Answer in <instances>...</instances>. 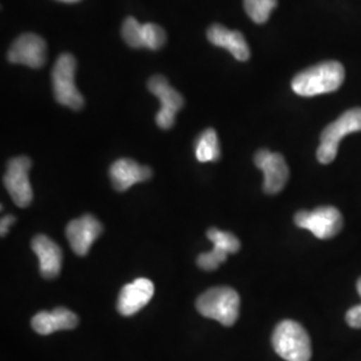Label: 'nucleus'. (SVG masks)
Segmentation results:
<instances>
[{
    "label": "nucleus",
    "instance_id": "1",
    "mask_svg": "<svg viewBox=\"0 0 361 361\" xmlns=\"http://www.w3.org/2000/svg\"><path fill=\"white\" fill-rule=\"evenodd\" d=\"M345 70L340 62L329 61L297 74L292 80V89L300 97H314L338 90L344 82Z\"/></svg>",
    "mask_w": 361,
    "mask_h": 361
},
{
    "label": "nucleus",
    "instance_id": "2",
    "mask_svg": "<svg viewBox=\"0 0 361 361\" xmlns=\"http://www.w3.org/2000/svg\"><path fill=\"white\" fill-rule=\"evenodd\" d=\"M195 307L207 319L232 326L240 314V296L232 288L217 286L198 297Z\"/></svg>",
    "mask_w": 361,
    "mask_h": 361
},
{
    "label": "nucleus",
    "instance_id": "3",
    "mask_svg": "<svg viewBox=\"0 0 361 361\" xmlns=\"http://www.w3.org/2000/svg\"><path fill=\"white\" fill-rule=\"evenodd\" d=\"M273 348L286 361H310L312 344L310 335L302 325L284 320L279 324L271 336Z\"/></svg>",
    "mask_w": 361,
    "mask_h": 361
},
{
    "label": "nucleus",
    "instance_id": "4",
    "mask_svg": "<svg viewBox=\"0 0 361 361\" xmlns=\"http://www.w3.org/2000/svg\"><path fill=\"white\" fill-rule=\"evenodd\" d=\"M75 73L77 61L74 55L68 52L59 55L52 68V89L58 104L73 110H80L85 99L75 86Z\"/></svg>",
    "mask_w": 361,
    "mask_h": 361
},
{
    "label": "nucleus",
    "instance_id": "5",
    "mask_svg": "<svg viewBox=\"0 0 361 361\" xmlns=\"http://www.w3.org/2000/svg\"><path fill=\"white\" fill-rule=\"evenodd\" d=\"M356 131H361V107L345 111L324 129L322 142L317 149V159L324 165L334 162L341 140Z\"/></svg>",
    "mask_w": 361,
    "mask_h": 361
},
{
    "label": "nucleus",
    "instance_id": "6",
    "mask_svg": "<svg viewBox=\"0 0 361 361\" xmlns=\"http://www.w3.org/2000/svg\"><path fill=\"white\" fill-rule=\"evenodd\" d=\"M295 222L301 229L313 233L320 240H329L343 229V216L338 209L322 207L307 212L301 210L295 214Z\"/></svg>",
    "mask_w": 361,
    "mask_h": 361
},
{
    "label": "nucleus",
    "instance_id": "7",
    "mask_svg": "<svg viewBox=\"0 0 361 361\" xmlns=\"http://www.w3.org/2000/svg\"><path fill=\"white\" fill-rule=\"evenodd\" d=\"M147 87L161 102V109L155 116L157 125L164 130L173 128L176 122V114L183 106L182 95L176 89H173L169 85L168 79L162 75L150 78Z\"/></svg>",
    "mask_w": 361,
    "mask_h": 361
},
{
    "label": "nucleus",
    "instance_id": "8",
    "mask_svg": "<svg viewBox=\"0 0 361 361\" xmlns=\"http://www.w3.org/2000/svg\"><path fill=\"white\" fill-rule=\"evenodd\" d=\"M30 169L31 159L28 157H16L7 165L4 174V186L18 207H28L34 197L28 178Z\"/></svg>",
    "mask_w": 361,
    "mask_h": 361
},
{
    "label": "nucleus",
    "instance_id": "9",
    "mask_svg": "<svg viewBox=\"0 0 361 361\" xmlns=\"http://www.w3.org/2000/svg\"><path fill=\"white\" fill-rule=\"evenodd\" d=\"M255 164L264 173V190L268 194L280 193L289 178V168L284 157L262 149L255 155Z\"/></svg>",
    "mask_w": 361,
    "mask_h": 361
},
{
    "label": "nucleus",
    "instance_id": "10",
    "mask_svg": "<svg viewBox=\"0 0 361 361\" xmlns=\"http://www.w3.org/2000/svg\"><path fill=\"white\" fill-rule=\"evenodd\" d=\"M47 59V44L37 34L27 32L16 39L8 51V61L15 65L40 68Z\"/></svg>",
    "mask_w": 361,
    "mask_h": 361
},
{
    "label": "nucleus",
    "instance_id": "11",
    "mask_svg": "<svg viewBox=\"0 0 361 361\" xmlns=\"http://www.w3.org/2000/svg\"><path fill=\"white\" fill-rule=\"evenodd\" d=\"M207 238L213 243V250L202 253L197 258V265L204 271H216L229 255L237 253L241 247L238 238L229 232H222L216 228H210L207 233Z\"/></svg>",
    "mask_w": 361,
    "mask_h": 361
},
{
    "label": "nucleus",
    "instance_id": "12",
    "mask_svg": "<svg viewBox=\"0 0 361 361\" xmlns=\"http://www.w3.org/2000/svg\"><path fill=\"white\" fill-rule=\"evenodd\" d=\"M104 231L102 224L91 214L73 219L66 229V235L78 256H86L94 241Z\"/></svg>",
    "mask_w": 361,
    "mask_h": 361
},
{
    "label": "nucleus",
    "instance_id": "13",
    "mask_svg": "<svg viewBox=\"0 0 361 361\" xmlns=\"http://www.w3.org/2000/svg\"><path fill=\"white\" fill-rule=\"evenodd\" d=\"M154 295V284L149 279H137L125 285L118 297L116 308L122 316H133L149 304Z\"/></svg>",
    "mask_w": 361,
    "mask_h": 361
},
{
    "label": "nucleus",
    "instance_id": "14",
    "mask_svg": "<svg viewBox=\"0 0 361 361\" xmlns=\"http://www.w3.org/2000/svg\"><path fill=\"white\" fill-rule=\"evenodd\" d=\"M152 176V169L142 166L129 158L118 159L110 168V178L118 192H125L138 182L150 180Z\"/></svg>",
    "mask_w": 361,
    "mask_h": 361
},
{
    "label": "nucleus",
    "instance_id": "15",
    "mask_svg": "<svg viewBox=\"0 0 361 361\" xmlns=\"http://www.w3.org/2000/svg\"><path fill=\"white\" fill-rule=\"evenodd\" d=\"M31 247L39 258L40 274L47 280L55 279L61 273V268H62L61 247L56 245L51 238L43 234L34 237Z\"/></svg>",
    "mask_w": 361,
    "mask_h": 361
},
{
    "label": "nucleus",
    "instance_id": "16",
    "mask_svg": "<svg viewBox=\"0 0 361 361\" xmlns=\"http://www.w3.org/2000/svg\"><path fill=\"white\" fill-rule=\"evenodd\" d=\"M79 323L77 314L67 308H56L51 312H39L34 317L31 325L39 335H51L56 331L74 329Z\"/></svg>",
    "mask_w": 361,
    "mask_h": 361
},
{
    "label": "nucleus",
    "instance_id": "17",
    "mask_svg": "<svg viewBox=\"0 0 361 361\" xmlns=\"http://www.w3.org/2000/svg\"><path fill=\"white\" fill-rule=\"evenodd\" d=\"M207 39L212 44L226 49L237 61L245 62L250 56V49L240 31H232L221 25H213L207 30Z\"/></svg>",
    "mask_w": 361,
    "mask_h": 361
},
{
    "label": "nucleus",
    "instance_id": "18",
    "mask_svg": "<svg viewBox=\"0 0 361 361\" xmlns=\"http://www.w3.org/2000/svg\"><path fill=\"white\" fill-rule=\"evenodd\" d=\"M221 157L219 137L214 129H207L195 142V158L200 162H216Z\"/></svg>",
    "mask_w": 361,
    "mask_h": 361
},
{
    "label": "nucleus",
    "instance_id": "19",
    "mask_svg": "<svg viewBox=\"0 0 361 361\" xmlns=\"http://www.w3.org/2000/svg\"><path fill=\"white\" fill-rule=\"evenodd\" d=\"M249 18L258 25L267 23L271 11L277 7V0H244Z\"/></svg>",
    "mask_w": 361,
    "mask_h": 361
},
{
    "label": "nucleus",
    "instance_id": "20",
    "mask_svg": "<svg viewBox=\"0 0 361 361\" xmlns=\"http://www.w3.org/2000/svg\"><path fill=\"white\" fill-rule=\"evenodd\" d=\"M166 42L164 28L154 23L142 25V47L149 50H159Z\"/></svg>",
    "mask_w": 361,
    "mask_h": 361
},
{
    "label": "nucleus",
    "instance_id": "21",
    "mask_svg": "<svg viewBox=\"0 0 361 361\" xmlns=\"http://www.w3.org/2000/svg\"><path fill=\"white\" fill-rule=\"evenodd\" d=\"M122 38L133 49L142 47V25L133 16L126 18L122 25Z\"/></svg>",
    "mask_w": 361,
    "mask_h": 361
},
{
    "label": "nucleus",
    "instance_id": "22",
    "mask_svg": "<svg viewBox=\"0 0 361 361\" xmlns=\"http://www.w3.org/2000/svg\"><path fill=\"white\" fill-rule=\"evenodd\" d=\"M357 292L361 296V277L357 281ZM345 320L348 323L349 326L352 328H356V329H360L361 328V304L350 308L347 312V316H345Z\"/></svg>",
    "mask_w": 361,
    "mask_h": 361
},
{
    "label": "nucleus",
    "instance_id": "23",
    "mask_svg": "<svg viewBox=\"0 0 361 361\" xmlns=\"http://www.w3.org/2000/svg\"><path fill=\"white\" fill-rule=\"evenodd\" d=\"M16 219L11 214H8V216H3L1 217V222H0V233H1V235L4 237L7 232H8V229H10V226L13 225V222H15Z\"/></svg>",
    "mask_w": 361,
    "mask_h": 361
},
{
    "label": "nucleus",
    "instance_id": "24",
    "mask_svg": "<svg viewBox=\"0 0 361 361\" xmlns=\"http://www.w3.org/2000/svg\"><path fill=\"white\" fill-rule=\"evenodd\" d=\"M58 1H63V3H77V1H80V0H58Z\"/></svg>",
    "mask_w": 361,
    "mask_h": 361
}]
</instances>
